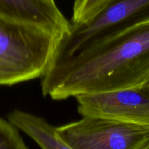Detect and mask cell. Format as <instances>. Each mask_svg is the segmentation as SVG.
<instances>
[{"instance_id":"obj_3","label":"cell","mask_w":149,"mask_h":149,"mask_svg":"<svg viewBox=\"0 0 149 149\" xmlns=\"http://www.w3.org/2000/svg\"><path fill=\"white\" fill-rule=\"evenodd\" d=\"M56 128L60 138L72 149H146L149 146L148 125L82 116Z\"/></svg>"},{"instance_id":"obj_5","label":"cell","mask_w":149,"mask_h":149,"mask_svg":"<svg viewBox=\"0 0 149 149\" xmlns=\"http://www.w3.org/2000/svg\"><path fill=\"white\" fill-rule=\"evenodd\" d=\"M81 116L107 118L149 126V81L142 85L75 97Z\"/></svg>"},{"instance_id":"obj_10","label":"cell","mask_w":149,"mask_h":149,"mask_svg":"<svg viewBox=\"0 0 149 149\" xmlns=\"http://www.w3.org/2000/svg\"><path fill=\"white\" fill-rule=\"evenodd\" d=\"M45 1H48V2H51V3H55L54 0H44Z\"/></svg>"},{"instance_id":"obj_9","label":"cell","mask_w":149,"mask_h":149,"mask_svg":"<svg viewBox=\"0 0 149 149\" xmlns=\"http://www.w3.org/2000/svg\"><path fill=\"white\" fill-rule=\"evenodd\" d=\"M0 149H29L11 122L0 118Z\"/></svg>"},{"instance_id":"obj_6","label":"cell","mask_w":149,"mask_h":149,"mask_svg":"<svg viewBox=\"0 0 149 149\" xmlns=\"http://www.w3.org/2000/svg\"><path fill=\"white\" fill-rule=\"evenodd\" d=\"M0 16L66 34L71 23L55 3L44 0H0Z\"/></svg>"},{"instance_id":"obj_7","label":"cell","mask_w":149,"mask_h":149,"mask_svg":"<svg viewBox=\"0 0 149 149\" xmlns=\"http://www.w3.org/2000/svg\"><path fill=\"white\" fill-rule=\"evenodd\" d=\"M7 119L42 149H72L60 138L57 128L41 116L15 109L7 115Z\"/></svg>"},{"instance_id":"obj_4","label":"cell","mask_w":149,"mask_h":149,"mask_svg":"<svg viewBox=\"0 0 149 149\" xmlns=\"http://www.w3.org/2000/svg\"><path fill=\"white\" fill-rule=\"evenodd\" d=\"M149 19V0H111L86 23L71 25L62 36L52 64L61 62L128 25Z\"/></svg>"},{"instance_id":"obj_11","label":"cell","mask_w":149,"mask_h":149,"mask_svg":"<svg viewBox=\"0 0 149 149\" xmlns=\"http://www.w3.org/2000/svg\"><path fill=\"white\" fill-rule=\"evenodd\" d=\"M146 149H149V146H148V148H147Z\"/></svg>"},{"instance_id":"obj_8","label":"cell","mask_w":149,"mask_h":149,"mask_svg":"<svg viewBox=\"0 0 149 149\" xmlns=\"http://www.w3.org/2000/svg\"><path fill=\"white\" fill-rule=\"evenodd\" d=\"M111 0H75L70 23L79 25L86 23L99 13Z\"/></svg>"},{"instance_id":"obj_1","label":"cell","mask_w":149,"mask_h":149,"mask_svg":"<svg viewBox=\"0 0 149 149\" xmlns=\"http://www.w3.org/2000/svg\"><path fill=\"white\" fill-rule=\"evenodd\" d=\"M42 94L55 100L149 81V19L119 29L49 66Z\"/></svg>"},{"instance_id":"obj_2","label":"cell","mask_w":149,"mask_h":149,"mask_svg":"<svg viewBox=\"0 0 149 149\" xmlns=\"http://www.w3.org/2000/svg\"><path fill=\"white\" fill-rule=\"evenodd\" d=\"M62 34L0 16V86L42 78Z\"/></svg>"}]
</instances>
